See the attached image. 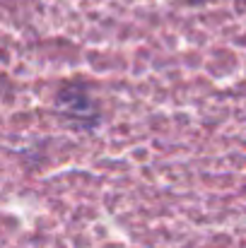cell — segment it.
<instances>
[{"label": "cell", "mask_w": 246, "mask_h": 248, "mask_svg": "<svg viewBox=\"0 0 246 248\" xmlns=\"http://www.w3.org/2000/svg\"><path fill=\"white\" fill-rule=\"evenodd\" d=\"M63 94H68L70 99H73V104L68 101V99H61V104H63V113L66 116H73V121L78 123L80 121V116L78 113H87V116H92L94 118V111H92V101H89V96L78 89V87H68V89H63Z\"/></svg>", "instance_id": "6da1fadb"}]
</instances>
